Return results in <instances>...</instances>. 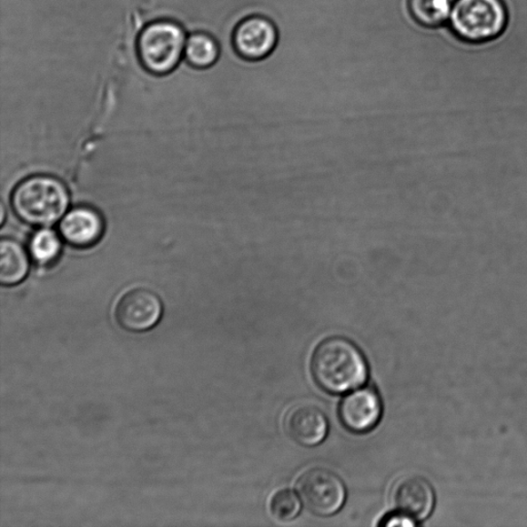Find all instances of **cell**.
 I'll list each match as a JSON object with an SVG mask.
<instances>
[{
	"label": "cell",
	"mask_w": 527,
	"mask_h": 527,
	"mask_svg": "<svg viewBox=\"0 0 527 527\" xmlns=\"http://www.w3.org/2000/svg\"><path fill=\"white\" fill-rule=\"evenodd\" d=\"M417 522L413 518L403 513L393 514L384 519L382 525L384 526H415Z\"/></svg>",
	"instance_id": "cell-17"
},
{
	"label": "cell",
	"mask_w": 527,
	"mask_h": 527,
	"mask_svg": "<svg viewBox=\"0 0 527 527\" xmlns=\"http://www.w3.org/2000/svg\"><path fill=\"white\" fill-rule=\"evenodd\" d=\"M30 269L29 255L18 241L3 238L0 241V282L3 286L18 285L25 280Z\"/></svg>",
	"instance_id": "cell-12"
},
{
	"label": "cell",
	"mask_w": 527,
	"mask_h": 527,
	"mask_svg": "<svg viewBox=\"0 0 527 527\" xmlns=\"http://www.w3.org/2000/svg\"><path fill=\"white\" fill-rule=\"evenodd\" d=\"M163 304L158 295L147 289L129 290L117 302L115 319L117 326L130 333L153 329L162 318Z\"/></svg>",
	"instance_id": "cell-7"
},
{
	"label": "cell",
	"mask_w": 527,
	"mask_h": 527,
	"mask_svg": "<svg viewBox=\"0 0 527 527\" xmlns=\"http://www.w3.org/2000/svg\"><path fill=\"white\" fill-rule=\"evenodd\" d=\"M381 413V400L374 388L352 391L341 400L340 406L343 426L358 434L373 430L379 424Z\"/></svg>",
	"instance_id": "cell-8"
},
{
	"label": "cell",
	"mask_w": 527,
	"mask_h": 527,
	"mask_svg": "<svg viewBox=\"0 0 527 527\" xmlns=\"http://www.w3.org/2000/svg\"><path fill=\"white\" fill-rule=\"evenodd\" d=\"M301 502L298 495L289 490L274 493L270 501V512L275 519L281 522H289L300 513Z\"/></svg>",
	"instance_id": "cell-16"
},
{
	"label": "cell",
	"mask_w": 527,
	"mask_h": 527,
	"mask_svg": "<svg viewBox=\"0 0 527 527\" xmlns=\"http://www.w3.org/2000/svg\"><path fill=\"white\" fill-rule=\"evenodd\" d=\"M508 13L502 0H454L450 25L454 35L469 44H483L505 31Z\"/></svg>",
	"instance_id": "cell-4"
},
{
	"label": "cell",
	"mask_w": 527,
	"mask_h": 527,
	"mask_svg": "<svg viewBox=\"0 0 527 527\" xmlns=\"http://www.w3.org/2000/svg\"><path fill=\"white\" fill-rule=\"evenodd\" d=\"M435 500L434 490L422 477H407L400 480L397 485L395 492L397 507L417 522L426 521L431 514Z\"/></svg>",
	"instance_id": "cell-11"
},
{
	"label": "cell",
	"mask_w": 527,
	"mask_h": 527,
	"mask_svg": "<svg viewBox=\"0 0 527 527\" xmlns=\"http://www.w3.org/2000/svg\"><path fill=\"white\" fill-rule=\"evenodd\" d=\"M279 41L278 27L263 15H251L241 20L232 35L236 54L250 62L262 61L271 56Z\"/></svg>",
	"instance_id": "cell-6"
},
{
	"label": "cell",
	"mask_w": 527,
	"mask_h": 527,
	"mask_svg": "<svg viewBox=\"0 0 527 527\" xmlns=\"http://www.w3.org/2000/svg\"><path fill=\"white\" fill-rule=\"evenodd\" d=\"M62 250L59 236L52 230L37 231L29 242V253L35 262L41 266H50L58 261Z\"/></svg>",
	"instance_id": "cell-15"
},
{
	"label": "cell",
	"mask_w": 527,
	"mask_h": 527,
	"mask_svg": "<svg viewBox=\"0 0 527 527\" xmlns=\"http://www.w3.org/2000/svg\"><path fill=\"white\" fill-rule=\"evenodd\" d=\"M221 49L214 36L207 33H194L187 36L184 60L195 69H208L216 65Z\"/></svg>",
	"instance_id": "cell-13"
},
{
	"label": "cell",
	"mask_w": 527,
	"mask_h": 527,
	"mask_svg": "<svg viewBox=\"0 0 527 527\" xmlns=\"http://www.w3.org/2000/svg\"><path fill=\"white\" fill-rule=\"evenodd\" d=\"M285 426L289 437L306 447L324 441L329 430L325 413L311 404L294 407L286 417Z\"/></svg>",
	"instance_id": "cell-10"
},
{
	"label": "cell",
	"mask_w": 527,
	"mask_h": 527,
	"mask_svg": "<svg viewBox=\"0 0 527 527\" xmlns=\"http://www.w3.org/2000/svg\"><path fill=\"white\" fill-rule=\"evenodd\" d=\"M5 206L3 204V206H2V219H0V223H2V224L5 223Z\"/></svg>",
	"instance_id": "cell-18"
},
{
	"label": "cell",
	"mask_w": 527,
	"mask_h": 527,
	"mask_svg": "<svg viewBox=\"0 0 527 527\" xmlns=\"http://www.w3.org/2000/svg\"><path fill=\"white\" fill-rule=\"evenodd\" d=\"M105 219L100 212L90 207H76L66 212L59 230L68 245L77 248L96 246L105 233Z\"/></svg>",
	"instance_id": "cell-9"
},
{
	"label": "cell",
	"mask_w": 527,
	"mask_h": 527,
	"mask_svg": "<svg viewBox=\"0 0 527 527\" xmlns=\"http://www.w3.org/2000/svg\"><path fill=\"white\" fill-rule=\"evenodd\" d=\"M70 202L67 187L57 177L33 176L23 179L11 197L14 214L22 222L49 227L66 216Z\"/></svg>",
	"instance_id": "cell-2"
},
{
	"label": "cell",
	"mask_w": 527,
	"mask_h": 527,
	"mask_svg": "<svg viewBox=\"0 0 527 527\" xmlns=\"http://www.w3.org/2000/svg\"><path fill=\"white\" fill-rule=\"evenodd\" d=\"M311 372L321 390L338 395L361 387L368 379V365L355 343L331 337L314 350Z\"/></svg>",
	"instance_id": "cell-1"
},
{
	"label": "cell",
	"mask_w": 527,
	"mask_h": 527,
	"mask_svg": "<svg viewBox=\"0 0 527 527\" xmlns=\"http://www.w3.org/2000/svg\"><path fill=\"white\" fill-rule=\"evenodd\" d=\"M297 490L306 508L319 516L337 513L346 499L342 480L322 468L306 471L298 480Z\"/></svg>",
	"instance_id": "cell-5"
},
{
	"label": "cell",
	"mask_w": 527,
	"mask_h": 527,
	"mask_svg": "<svg viewBox=\"0 0 527 527\" xmlns=\"http://www.w3.org/2000/svg\"><path fill=\"white\" fill-rule=\"evenodd\" d=\"M187 35L182 25L171 20L148 23L140 31L137 41V53L147 73L167 76L177 68L184 60Z\"/></svg>",
	"instance_id": "cell-3"
},
{
	"label": "cell",
	"mask_w": 527,
	"mask_h": 527,
	"mask_svg": "<svg viewBox=\"0 0 527 527\" xmlns=\"http://www.w3.org/2000/svg\"><path fill=\"white\" fill-rule=\"evenodd\" d=\"M453 0H408L412 19L426 28H437L450 21Z\"/></svg>",
	"instance_id": "cell-14"
}]
</instances>
